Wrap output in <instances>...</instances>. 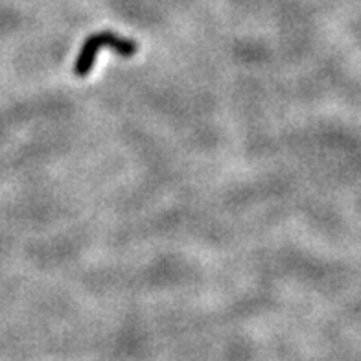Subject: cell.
Instances as JSON below:
<instances>
[{"instance_id":"obj_1","label":"cell","mask_w":361,"mask_h":361,"mask_svg":"<svg viewBox=\"0 0 361 361\" xmlns=\"http://www.w3.org/2000/svg\"><path fill=\"white\" fill-rule=\"evenodd\" d=\"M102 48H113L114 52L126 57L133 56L138 50L137 43L122 37V35L113 34V32H100V34L90 35L85 41V44H83V48H81L76 65H74V72H76L78 76L85 78L89 74L90 68L94 67L96 54L100 52Z\"/></svg>"}]
</instances>
